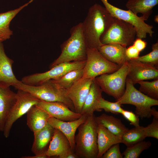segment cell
I'll list each match as a JSON object with an SVG mask.
<instances>
[{
  "mask_svg": "<svg viewBox=\"0 0 158 158\" xmlns=\"http://www.w3.org/2000/svg\"><path fill=\"white\" fill-rule=\"evenodd\" d=\"M97 133L98 150L97 158H101L112 145L121 143V138L113 134L101 123H98Z\"/></svg>",
  "mask_w": 158,
  "mask_h": 158,
  "instance_id": "obj_18",
  "label": "cell"
},
{
  "mask_svg": "<svg viewBox=\"0 0 158 158\" xmlns=\"http://www.w3.org/2000/svg\"><path fill=\"white\" fill-rule=\"evenodd\" d=\"M54 128L48 123L41 130L34 133V139L31 148L34 154L46 152L47 147L53 136Z\"/></svg>",
  "mask_w": 158,
  "mask_h": 158,
  "instance_id": "obj_23",
  "label": "cell"
},
{
  "mask_svg": "<svg viewBox=\"0 0 158 158\" xmlns=\"http://www.w3.org/2000/svg\"><path fill=\"white\" fill-rule=\"evenodd\" d=\"M16 99V93L9 87H0V131H3L7 119Z\"/></svg>",
  "mask_w": 158,
  "mask_h": 158,
  "instance_id": "obj_19",
  "label": "cell"
},
{
  "mask_svg": "<svg viewBox=\"0 0 158 158\" xmlns=\"http://www.w3.org/2000/svg\"><path fill=\"white\" fill-rule=\"evenodd\" d=\"M139 90L147 96L158 100V79L151 81L144 80L139 82Z\"/></svg>",
  "mask_w": 158,
  "mask_h": 158,
  "instance_id": "obj_30",
  "label": "cell"
},
{
  "mask_svg": "<svg viewBox=\"0 0 158 158\" xmlns=\"http://www.w3.org/2000/svg\"><path fill=\"white\" fill-rule=\"evenodd\" d=\"M120 67L105 58L97 49L88 47L83 77L94 79L101 75L113 73Z\"/></svg>",
  "mask_w": 158,
  "mask_h": 158,
  "instance_id": "obj_8",
  "label": "cell"
},
{
  "mask_svg": "<svg viewBox=\"0 0 158 158\" xmlns=\"http://www.w3.org/2000/svg\"><path fill=\"white\" fill-rule=\"evenodd\" d=\"M98 108L100 111L103 109L106 112L115 114H121L123 110L121 105L116 101L115 102H109L102 97L99 101Z\"/></svg>",
  "mask_w": 158,
  "mask_h": 158,
  "instance_id": "obj_32",
  "label": "cell"
},
{
  "mask_svg": "<svg viewBox=\"0 0 158 158\" xmlns=\"http://www.w3.org/2000/svg\"><path fill=\"white\" fill-rule=\"evenodd\" d=\"M98 123L94 114L87 116L78 129L75 137L74 152L78 158H97Z\"/></svg>",
  "mask_w": 158,
  "mask_h": 158,
  "instance_id": "obj_2",
  "label": "cell"
},
{
  "mask_svg": "<svg viewBox=\"0 0 158 158\" xmlns=\"http://www.w3.org/2000/svg\"><path fill=\"white\" fill-rule=\"evenodd\" d=\"M152 51L148 54L135 59L140 61L153 65L158 68V42L152 44Z\"/></svg>",
  "mask_w": 158,
  "mask_h": 158,
  "instance_id": "obj_31",
  "label": "cell"
},
{
  "mask_svg": "<svg viewBox=\"0 0 158 158\" xmlns=\"http://www.w3.org/2000/svg\"><path fill=\"white\" fill-rule=\"evenodd\" d=\"M116 101L121 105L129 104L135 106V113L142 119L150 118L154 108L152 107L158 105V100L152 99L138 90L127 77L125 92Z\"/></svg>",
  "mask_w": 158,
  "mask_h": 158,
  "instance_id": "obj_5",
  "label": "cell"
},
{
  "mask_svg": "<svg viewBox=\"0 0 158 158\" xmlns=\"http://www.w3.org/2000/svg\"><path fill=\"white\" fill-rule=\"evenodd\" d=\"M126 47L118 44H103L98 49L106 59L121 67L129 60L126 53Z\"/></svg>",
  "mask_w": 158,
  "mask_h": 158,
  "instance_id": "obj_17",
  "label": "cell"
},
{
  "mask_svg": "<svg viewBox=\"0 0 158 158\" xmlns=\"http://www.w3.org/2000/svg\"><path fill=\"white\" fill-rule=\"evenodd\" d=\"M87 117L82 115L75 120L63 121L50 117L48 119V122L54 128L59 130L63 134L69 142L71 150L74 152L76 131L79 126L85 122Z\"/></svg>",
  "mask_w": 158,
  "mask_h": 158,
  "instance_id": "obj_15",
  "label": "cell"
},
{
  "mask_svg": "<svg viewBox=\"0 0 158 158\" xmlns=\"http://www.w3.org/2000/svg\"><path fill=\"white\" fill-rule=\"evenodd\" d=\"M128 62L127 78L134 85L141 81L158 79V68L155 66L135 59L129 60Z\"/></svg>",
  "mask_w": 158,
  "mask_h": 158,
  "instance_id": "obj_12",
  "label": "cell"
},
{
  "mask_svg": "<svg viewBox=\"0 0 158 158\" xmlns=\"http://www.w3.org/2000/svg\"><path fill=\"white\" fill-rule=\"evenodd\" d=\"M102 90L94 79L91 85L80 114L87 116L94 114L95 111H100L99 104L102 97Z\"/></svg>",
  "mask_w": 158,
  "mask_h": 158,
  "instance_id": "obj_20",
  "label": "cell"
},
{
  "mask_svg": "<svg viewBox=\"0 0 158 158\" xmlns=\"http://www.w3.org/2000/svg\"><path fill=\"white\" fill-rule=\"evenodd\" d=\"M136 37V31L132 25L114 18L100 41L103 44H118L126 47L133 42Z\"/></svg>",
  "mask_w": 158,
  "mask_h": 158,
  "instance_id": "obj_7",
  "label": "cell"
},
{
  "mask_svg": "<svg viewBox=\"0 0 158 158\" xmlns=\"http://www.w3.org/2000/svg\"><path fill=\"white\" fill-rule=\"evenodd\" d=\"M37 106L46 112L51 117L63 121H71L80 118L82 115L71 110L66 104L59 102L40 100Z\"/></svg>",
  "mask_w": 158,
  "mask_h": 158,
  "instance_id": "obj_14",
  "label": "cell"
},
{
  "mask_svg": "<svg viewBox=\"0 0 158 158\" xmlns=\"http://www.w3.org/2000/svg\"><path fill=\"white\" fill-rule=\"evenodd\" d=\"M128 121L131 125L135 127L139 126V117L135 113L132 111L124 109L121 114Z\"/></svg>",
  "mask_w": 158,
  "mask_h": 158,
  "instance_id": "obj_35",
  "label": "cell"
},
{
  "mask_svg": "<svg viewBox=\"0 0 158 158\" xmlns=\"http://www.w3.org/2000/svg\"><path fill=\"white\" fill-rule=\"evenodd\" d=\"M100 0L113 17L128 23L134 27L137 37L145 38L147 34L150 37H152L154 32L153 30V26L146 23L141 16H138L129 10H124L116 7L107 0Z\"/></svg>",
  "mask_w": 158,
  "mask_h": 158,
  "instance_id": "obj_9",
  "label": "cell"
},
{
  "mask_svg": "<svg viewBox=\"0 0 158 158\" xmlns=\"http://www.w3.org/2000/svg\"><path fill=\"white\" fill-rule=\"evenodd\" d=\"M59 158H78L75 153L71 150L66 152L59 157Z\"/></svg>",
  "mask_w": 158,
  "mask_h": 158,
  "instance_id": "obj_38",
  "label": "cell"
},
{
  "mask_svg": "<svg viewBox=\"0 0 158 158\" xmlns=\"http://www.w3.org/2000/svg\"><path fill=\"white\" fill-rule=\"evenodd\" d=\"M96 117L98 123H101L113 134L121 138L128 129L120 119L113 116L103 113Z\"/></svg>",
  "mask_w": 158,
  "mask_h": 158,
  "instance_id": "obj_26",
  "label": "cell"
},
{
  "mask_svg": "<svg viewBox=\"0 0 158 158\" xmlns=\"http://www.w3.org/2000/svg\"><path fill=\"white\" fill-rule=\"evenodd\" d=\"M154 20L156 23H158V15H156L155 16L154 18Z\"/></svg>",
  "mask_w": 158,
  "mask_h": 158,
  "instance_id": "obj_40",
  "label": "cell"
},
{
  "mask_svg": "<svg viewBox=\"0 0 158 158\" xmlns=\"http://www.w3.org/2000/svg\"><path fill=\"white\" fill-rule=\"evenodd\" d=\"M40 100L28 92L18 90L16 102L8 115L3 131L6 138L9 137L13 123L27 113L32 106L37 105Z\"/></svg>",
  "mask_w": 158,
  "mask_h": 158,
  "instance_id": "obj_10",
  "label": "cell"
},
{
  "mask_svg": "<svg viewBox=\"0 0 158 158\" xmlns=\"http://www.w3.org/2000/svg\"><path fill=\"white\" fill-rule=\"evenodd\" d=\"M146 138L144 127L139 126L128 129L121 136V143L129 147L144 140Z\"/></svg>",
  "mask_w": 158,
  "mask_h": 158,
  "instance_id": "obj_28",
  "label": "cell"
},
{
  "mask_svg": "<svg viewBox=\"0 0 158 158\" xmlns=\"http://www.w3.org/2000/svg\"><path fill=\"white\" fill-rule=\"evenodd\" d=\"M140 52L133 45L126 48V56L129 60L135 59L139 56Z\"/></svg>",
  "mask_w": 158,
  "mask_h": 158,
  "instance_id": "obj_36",
  "label": "cell"
},
{
  "mask_svg": "<svg viewBox=\"0 0 158 158\" xmlns=\"http://www.w3.org/2000/svg\"><path fill=\"white\" fill-rule=\"evenodd\" d=\"M27 125L33 133L41 130L48 123L51 116L36 105L32 106L27 113Z\"/></svg>",
  "mask_w": 158,
  "mask_h": 158,
  "instance_id": "obj_21",
  "label": "cell"
},
{
  "mask_svg": "<svg viewBox=\"0 0 158 158\" xmlns=\"http://www.w3.org/2000/svg\"><path fill=\"white\" fill-rule=\"evenodd\" d=\"M158 4V0H128L125 6L135 14L141 13L145 21L152 13L153 8Z\"/></svg>",
  "mask_w": 158,
  "mask_h": 158,
  "instance_id": "obj_24",
  "label": "cell"
},
{
  "mask_svg": "<svg viewBox=\"0 0 158 158\" xmlns=\"http://www.w3.org/2000/svg\"><path fill=\"white\" fill-rule=\"evenodd\" d=\"M3 40L1 39V38H0V42H3Z\"/></svg>",
  "mask_w": 158,
  "mask_h": 158,
  "instance_id": "obj_41",
  "label": "cell"
},
{
  "mask_svg": "<svg viewBox=\"0 0 158 158\" xmlns=\"http://www.w3.org/2000/svg\"><path fill=\"white\" fill-rule=\"evenodd\" d=\"M2 42H0V87H7L13 86L20 81L17 79L13 73V61L6 54Z\"/></svg>",
  "mask_w": 158,
  "mask_h": 158,
  "instance_id": "obj_16",
  "label": "cell"
},
{
  "mask_svg": "<svg viewBox=\"0 0 158 158\" xmlns=\"http://www.w3.org/2000/svg\"><path fill=\"white\" fill-rule=\"evenodd\" d=\"M34 0H30L16 9L0 13V38L3 41L9 39L13 34V31L9 28L12 19L21 10Z\"/></svg>",
  "mask_w": 158,
  "mask_h": 158,
  "instance_id": "obj_25",
  "label": "cell"
},
{
  "mask_svg": "<svg viewBox=\"0 0 158 158\" xmlns=\"http://www.w3.org/2000/svg\"><path fill=\"white\" fill-rule=\"evenodd\" d=\"M119 143L112 145L103 154L102 158H123V156L120 150Z\"/></svg>",
  "mask_w": 158,
  "mask_h": 158,
  "instance_id": "obj_34",
  "label": "cell"
},
{
  "mask_svg": "<svg viewBox=\"0 0 158 158\" xmlns=\"http://www.w3.org/2000/svg\"><path fill=\"white\" fill-rule=\"evenodd\" d=\"M22 158H49L46 154V152L40 154H35L33 156H24L21 157Z\"/></svg>",
  "mask_w": 158,
  "mask_h": 158,
  "instance_id": "obj_39",
  "label": "cell"
},
{
  "mask_svg": "<svg viewBox=\"0 0 158 158\" xmlns=\"http://www.w3.org/2000/svg\"><path fill=\"white\" fill-rule=\"evenodd\" d=\"M146 137H151L158 139V118L153 117L152 123L144 127Z\"/></svg>",
  "mask_w": 158,
  "mask_h": 158,
  "instance_id": "obj_33",
  "label": "cell"
},
{
  "mask_svg": "<svg viewBox=\"0 0 158 158\" xmlns=\"http://www.w3.org/2000/svg\"><path fill=\"white\" fill-rule=\"evenodd\" d=\"M133 45L140 52L146 47L147 43V42L143 40L142 39L137 37L133 42Z\"/></svg>",
  "mask_w": 158,
  "mask_h": 158,
  "instance_id": "obj_37",
  "label": "cell"
},
{
  "mask_svg": "<svg viewBox=\"0 0 158 158\" xmlns=\"http://www.w3.org/2000/svg\"><path fill=\"white\" fill-rule=\"evenodd\" d=\"M150 141H142L127 148L122 153L124 158H138L144 150L149 149L151 145Z\"/></svg>",
  "mask_w": 158,
  "mask_h": 158,
  "instance_id": "obj_29",
  "label": "cell"
},
{
  "mask_svg": "<svg viewBox=\"0 0 158 158\" xmlns=\"http://www.w3.org/2000/svg\"><path fill=\"white\" fill-rule=\"evenodd\" d=\"M13 87L17 90L28 92L41 100L64 103L75 111L73 105L68 96L66 90L58 87L51 80L35 86L26 85L20 81Z\"/></svg>",
  "mask_w": 158,
  "mask_h": 158,
  "instance_id": "obj_4",
  "label": "cell"
},
{
  "mask_svg": "<svg viewBox=\"0 0 158 158\" xmlns=\"http://www.w3.org/2000/svg\"><path fill=\"white\" fill-rule=\"evenodd\" d=\"M94 79L82 77L66 90L68 96L73 104L75 112L80 114Z\"/></svg>",
  "mask_w": 158,
  "mask_h": 158,
  "instance_id": "obj_13",
  "label": "cell"
},
{
  "mask_svg": "<svg viewBox=\"0 0 158 158\" xmlns=\"http://www.w3.org/2000/svg\"><path fill=\"white\" fill-rule=\"evenodd\" d=\"M114 18L105 7L99 4H95L89 8L82 22L83 32L87 47L98 49L103 45L100 38Z\"/></svg>",
  "mask_w": 158,
  "mask_h": 158,
  "instance_id": "obj_1",
  "label": "cell"
},
{
  "mask_svg": "<svg viewBox=\"0 0 158 158\" xmlns=\"http://www.w3.org/2000/svg\"><path fill=\"white\" fill-rule=\"evenodd\" d=\"M71 36L61 46V53L50 66V68L61 63L86 60L88 48L83 35L82 22L73 27Z\"/></svg>",
  "mask_w": 158,
  "mask_h": 158,
  "instance_id": "obj_3",
  "label": "cell"
},
{
  "mask_svg": "<svg viewBox=\"0 0 158 158\" xmlns=\"http://www.w3.org/2000/svg\"><path fill=\"white\" fill-rule=\"evenodd\" d=\"M86 61V60L61 63L50 68L47 71L25 76L21 81L26 85H37L48 80L58 78L71 71L83 68Z\"/></svg>",
  "mask_w": 158,
  "mask_h": 158,
  "instance_id": "obj_11",
  "label": "cell"
},
{
  "mask_svg": "<svg viewBox=\"0 0 158 158\" xmlns=\"http://www.w3.org/2000/svg\"><path fill=\"white\" fill-rule=\"evenodd\" d=\"M71 150L69 142L63 134L59 130L54 128L53 136L46 154L49 158L53 156L59 157Z\"/></svg>",
  "mask_w": 158,
  "mask_h": 158,
  "instance_id": "obj_22",
  "label": "cell"
},
{
  "mask_svg": "<svg viewBox=\"0 0 158 158\" xmlns=\"http://www.w3.org/2000/svg\"><path fill=\"white\" fill-rule=\"evenodd\" d=\"M83 68L71 71L58 78L51 80L58 87L68 90L83 77Z\"/></svg>",
  "mask_w": 158,
  "mask_h": 158,
  "instance_id": "obj_27",
  "label": "cell"
},
{
  "mask_svg": "<svg viewBox=\"0 0 158 158\" xmlns=\"http://www.w3.org/2000/svg\"><path fill=\"white\" fill-rule=\"evenodd\" d=\"M128 71L127 61L116 71L101 75L96 77L94 80L102 92L117 100L125 92Z\"/></svg>",
  "mask_w": 158,
  "mask_h": 158,
  "instance_id": "obj_6",
  "label": "cell"
}]
</instances>
